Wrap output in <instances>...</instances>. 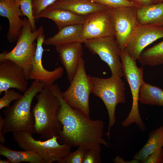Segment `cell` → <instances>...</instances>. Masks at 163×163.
I'll list each match as a JSON object with an SVG mask.
<instances>
[{
  "label": "cell",
  "instance_id": "obj_27",
  "mask_svg": "<svg viewBox=\"0 0 163 163\" xmlns=\"http://www.w3.org/2000/svg\"><path fill=\"white\" fill-rule=\"evenodd\" d=\"M101 145L87 150L82 163H101Z\"/></svg>",
  "mask_w": 163,
  "mask_h": 163
},
{
  "label": "cell",
  "instance_id": "obj_28",
  "mask_svg": "<svg viewBox=\"0 0 163 163\" xmlns=\"http://www.w3.org/2000/svg\"><path fill=\"white\" fill-rule=\"evenodd\" d=\"M22 95L11 88L5 91L3 96L0 98V109L9 106L13 101L20 99Z\"/></svg>",
  "mask_w": 163,
  "mask_h": 163
},
{
  "label": "cell",
  "instance_id": "obj_17",
  "mask_svg": "<svg viewBox=\"0 0 163 163\" xmlns=\"http://www.w3.org/2000/svg\"><path fill=\"white\" fill-rule=\"evenodd\" d=\"M46 8L64 9L78 15L86 16L110 8L90 0H57Z\"/></svg>",
  "mask_w": 163,
  "mask_h": 163
},
{
  "label": "cell",
  "instance_id": "obj_13",
  "mask_svg": "<svg viewBox=\"0 0 163 163\" xmlns=\"http://www.w3.org/2000/svg\"><path fill=\"white\" fill-rule=\"evenodd\" d=\"M27 80L23 69L14 62L0 59V94L10 88L24 92L27 89Z\"/></svg>",
  "mask_w": 163,
  "mask_h": 163
},
{
  "label": "cell",
  "instance_id": "obj_16",
  "mask_svg": "<svg viewBox=\"0 0 163 163\" xmlns=\"http://www.w3.org/2000/svg\"><path fill=\"white\" fill-rule=\"evenodd\" d=\"M0 15L8 20L7 39L13 43L17 40L23 26V20L20 18L23 15L20 6L15 0H0Z\"/></svg>",
  "mask_w": 163,
  "mask_h": 163
},
{
  "label": "cell",
  "instance_id": "obj_8",
  "mask_svg": "<svg viewBox=\"0 0 163 163\" xmlns=\"http://www.w3.org/2000/svg\"><path fill=\"white\" fill-rule=\"evenodd\" d=\"M90 75L86 73L85 61L80 59L77 72L68 89L61 92L64 100L71 107L89 117V97L92 93Z\"/></svg>",
  "mask_w": 163,
  "mask_h": 163
},
{
  "label": "cell",
  "instance_id": "obj_21",
  "mask_svg": "<svg viewBox=\"0 0 163 163\" xmlns=\"http://www.w3.org/2000/svg\"><path fill=\"white\" fill-rule=\"evenodd\" d=\"M0 155L6 157L11 163L28 162L30 163H45L37 154L31 150L16 151L0 144Z\"/></svg>",
  "mask_w": 163,
  "mask_h": 163
},
{
  "label": "cell",
  "instance_id": "obj_34",
  "mask_svg": "<svg viewBox=\"0 0 163 163\" xmlns=\"http://www.w3.org/2000/svg\"><path fill=\"white\" fill-rule=\"evenodd\" d=\"M4 118H3L1 113L0 114V142L1 144H4L5 141V139L4 135L2 134V132L4 125Z\"/></svg>",
  "mask_w": 163,
  "mask_h": 163
},
{
  "label": "cell",
  "instance_id": "obj_4",
  "mask_svg": "<svg viewBox=\"0 0 163 163\" xmlns=\"http://www.w3.org/2000/svg\"><path fill=\"white\" fill-rule=\"evenodd\" d=\"M90 78L92 93L102 100L107 110L109 123L106 135L109 139L111 128L116 123V106L126 102L125 84L121 77L117 76L106 78L90 76Z\"/></svg>",
  "mask_w": 163,
  "mask_h": 163
},
{
  "label": "cell",
  "instance_id": "obj_24",
  "mask_svg": "<svg viewBox=\"0 0 163 163\" xmlns=\"http://www.w3.org/2000/svg\"><path fill=\"white\" fill-rule=\"evenodd\" d=\"M142 66H155L163 63V41L141 53L137 59Z\"/></svg>",
  "mask_w": 163,
  "mask_h": 163
},
{
  "label": "cell",
  "instance_id": "obj_2",
  "mask_svg": "<svg viewBox=\"0 0 163 163\" xmlns=\"http://www.w3.org/2000/svg\"><path fill=\"white\" fill-rule=\"evenodd\" d=\"M45 87H46L43 83L34 80L20 99L3 110L5 116L2 132L3 135L18 131L35 133L34 118L31 111V104L34 97Z\"/></svg>",
  "mask_w": 163,
  "mask_h": 163
},
{
  "label": "cell",
  "instance_id": "obj_25",
  "mask_svg": "<svg viewBox=\"0 0 163 163\" xmlns=\"http://www.w3.org/2000/svg\"><path fill=\"white\" fill-rule=\"evenodd\" d=\"M33 0H15L16 3L20 6L23 16L26 17L31 24L33 32L37 30L36 25V19L33 11Z\"/></svg>",
  "mask_w": 163,
  "mask_h": 163
},
{
  "label": "cell",
  "instance_id": "obj_6",
  "mask_svg": "<svg viewBox=\"0 0 163 163\" xmlns=\"http://www.w3.org/2000/svg\"><path fill=\"white\" fill-rule=\"evenodd\" d=\"M120 56L124 76L128 83L132 94V108L127 117L121 123L124 127L135 123L140 130L144 132L146 128L140 116L138 108L139 95L141 86L143 82V69L139 67L136 60L132 58L125 50H121Z\"/></svg>",
  "mask_w": 163,
  "mask_h": 163
},
{
  "label": "cell",
  "instance_id": "obj_15",
  "mask_svg": "<svg viewBox=\"0 0 163 163\" xmlns=\"http://www.w3.org/2000/svg\"><path fill=\"white\" fill-rule=\"evenodd\" d=\"M55 47L70 83L77 72L80 59L83 55L82 43H72Z\"/></svg>",
  "mask_w": 163,
  "mask_h": 163
},
{
  "label": "cell",
  "instance_id": "obj_3",
  "mask_svg": "<svg viewBox=\"0 0 163 163\" xmlns=\"http://www.w3.org/2000/svg\"><path fill=\"white\" fill-rule=\"evenodd\" d=\"M36 96L37 102L32 110L35 133L46 140L58 136L62 128L58 120L57 110L60 101L48 87L43 88Z\"/></svg>",
  "mask_w": 163,
  "mask_h": 163
},
{
  "label": "cell",
  "instance_id": "obj_5",
  "mask_svg": "<svg viewBox=\"0 0 163 163\" xmlns=\"http://www.w3.org/2000/svg\"><path fill=\"white\" fill-rule=\"evenodd\" d=\"M22 28L17 40L16 45L10 51H5L0 54V59L10 60L18 65L24 71L27 80L32 61L36 53L37 43H34L40 34L43 32V26L33 32L27 18L23 19Z\"/></svg>",
  "mask_w": 163,
  "mask_h": 163
},
{
  "label": "cell",
  "instance_id": "obj_37",
  "mask_svg": "<svg viewBox=\"0 0 163 163\" xmlns=\"http://www.w3.org/2000/svg\"></svg>",
  "mask_w": 163,
  "mask_h": 163
},
{
  "label": "cell",
  "instance_id": "obj_32",
  "mask_svg": "<svg viewBox=\"0 0 163 163\" xmlns=\"http://www.w3.org/2000/svg\"><path fill=\"white\" fill-rule=\"evenodd\" d=\"M136 5L137 8H142L154 4L152 0H130Z\"/></svg>",
  "mask_w": 163,
  "mask_h": 163
},
{
  "label": "cell",
  "instance_id": "obj_9",
  "mask_svg": "<svg viewBox=\"0 0 163 163\" xmlns=\"http://www.w3.org/2000/svg\"><path fill=\"white\" fill-rule=\"evenodd\" d=\"M136 6L110 8V19L116 42L121 50H124L137 27Z\"/></svg>",
  "mask_w": 163,
  "mask_h": 163
},
{
  "label": "cell",
  "instance_id": "obj_29",
  "mask_svg": "<svg viewBox=\"0 0 163 163\" xmlns=\"http://www.w3.org/2000/svg\"><path fill=\"white\" fill-rule=\"evenodd\" d=\"M104 5L110 8L126 6H136L132 1L128 0H90Z\"/></svg>",
  "mask_w": 163,
  "mask_h": 163
},
{
  "label": "cell",
  "instance_id": "obj_36",
  "mask_svg": "<svg viewBox=\"0 0 163 163\" xmlns=\"http://www.w3.org/2000/svg\"><path fill=\"white\" fill-rule=\"evenodd\" d=\"M154 4H157L163 1V0H152Z\"/></svg>",
  "mask_w": 163,
  "mask_h": 163
},
{
  "label": "cell",
  "instance_id": "obj_30",
  "mask_svg": "<svg viewBox=\"0 0 163 163\" xmlns=\"http://www.w3.org/2000/svg\"><path fill=\"white\" fill-rule=\"evenodd\" d=\"M57 0H33V11L34 17Z\"/></svg>",
  "mask_w": 163,
  "mask_h": 163
},
{
  "label": "cell",
  "instance_id": "obj_11",
  "mask_svg": "<svg viewBox=\"0 0 163 163\" xmlns=\"http://www.w3.org/2000/svg\"><path fill=\"white\" fill-rule=\"evenodd\" d=\"M163 37V24H139L124 50L132 58L136 60L146 46Z\"/></svg>",
  "mask_w": 163,
  "mask_h": 163
},
{
  "label": "cell",
  "instance_id": "obj_35",
  "mask_svg": "<svg viewBox=\"0 0 163 163\" xmlns=\"http://www.w3.org/2000/svg\"><path fill=\"white\" fill-rule=\"evenodd\" d=\"M0 163H11L10 161L8 159L5 160L0 159Z\"/></svg>",
  "mask_w": 163,
  "mask_h": 163
},
{
  "label": "cell",
  "instance_id": "obj_7",
  "mask_svg": "<svg viewBox=\"0 0 163 163\" xmlns=\"http://www.w3.org/2000/svg\"><path fill=\"white\" fill-rule=\"evenodd\" d=\"M13 138L18 146L24 150L33 151L39 155L45 163L58 162L70 152L71 147L60 144L58 136H54L41 141L34 139L32 134L24 131L12 132Z\"/></svg>",
  "mask_w": 163,
  "mask_h": 163
},
{
  "label": "cell",
  "instance_id": "obj_12",
  "mask_svg": "<svg viewBox=\"0 0 163 163\" xmlns=\"http://www.w3.org/2000/svg\"><path fill=\"white\" fill-rule=\"evenodd\" d=\"M109 9L96 12L87 16L82 26L83 35L86 40L114 37Z\"/></svg>",
  "mask_w": 163,
  "mask_h": 163
},
{
  "label": "cell",
  "instance_id": "obj_10",
  "mask_svg": "<svg viewBox=\"0 0 163 163\" xmlns=\"http://www.w3.org/2000/svg\"><path fill=\"white\" fill-rule=\"evenodd\" d=\"M114 37L87 39L84 43L91 53L98 55L107 63L111 76L122 78L124 73L120 56V50Z\"/></svg>",
  "mask_w": 163,
  "mask_h": 163
},
{
  "label": "cell",
  "instance_id": "obj_31",
  "mask_svg": "<svg viewBox=\"0 0 163 163\" xmlns=\"http://www.w3.org/2000/svg\"><path fill=\"white\" fill-rule=\"evenodd\" d=\"M141 161L142 163H163V148L158 149Z\"/></svg>",
  "mask_w": 163,
  "mask_h": 163
},
{
  "label": "cell",
  "instance_id": "obj_26",
  "mask_svg": "<svg viewBox=\"0 0 163 163\" xmlns=\"http://www.w3.org/2000/svg\"><path fill=\"white\" fill-rule=\"evenodd\" d=\"M87 149L83 146H79L76 150L69 153L58 163H82Z\"/></svg>",
  "mask_w": 163,
  "mask_h": 163
},
{
  "label": "cell",
  "instance_id": "obj_23",
  "mask_svg": "<svg viewBox=\"0 0 163 163\" xmlns=\"http://www.w3.org/2000/svg\"><path fill=\"white\" fill-rule=\"evenodd\" d=\"M139 101L143 104L163 106V90L144 81L139 90Z\"/></svg>",
  "mask_w": 163,
  "mask_h": 163
},
{
  "label": "cell",
  "instance_id": "obj_14",
  "mask_svg": "<svg viewBox=\"0 0 163 163\" xmlns=\"http://www.w3.org/2000/svg\"><path fill=\"white\" fill-rule=\"evenodd\" d=\"M45 37L43 33L37 39V47L32 61L29 79L41 82L48 87L62 77L64 69L59 66L53 70L49 71L44 68L42 59L44 51L43 44L45 40Z\"/></svg>",
  "mask_w": 163,
  "mask_h": 163
},
{
  "label": "cell",
  "instance_id": "obj_20",
  "mask_svg": "<svg viewBox=\"0 0 163 163\" xmlns=\"http://www.w3.org/2000/svg\"><path fill=\"white\" fill-rule=\"evenodd\" d=\"M137 14L139 25L152 24H163V1L137 8Z\"/></svg>",
  "mask_w": 163,
  "mask_h": 163
},
{
  "label": "cell",
  "instance_id": "obj_19",
  "mask_svg": "<svg viewBox=\"0 0 163 163\" xmlns=\"http://www.w3.org/2000/svg\"><path fill=\"white\" fill-rule=\"evenodd\" d=\"M83 24H77L65 26L53 36L45 40L46 45L56 46L75 42L84 43L86 39L82 31Z\"/></svg>",
  "mask_w": 163,
  "mask_h": 163
},
{
  "label": "cell",
  "instance_id": "obj_33",
  "mask_svg": "<svg viewBox=\"0 0 163 163\" xmlns=\"http://www.w3.org/2000/svg\"><path fill=\"white\" fill-rule=\"evenodd\" d=\"M114 162L116 163H138L140 161L138 160L133 158L130 161H126L124 160L122 158L119 156H117L113 159Z\"/></svg>",
  "mask_w": 163,
  "mask_h": 163
},
{
  "label": "cell",
  "instance_id": "obj_22",
  "mask_svg": "<svg viewBox=\"0 0 163 163\" xmlns=\"http://www.w3.org/2000/svg\"><path fill=\"white\" fill-rule=\"evenodd\" d=\"M163 147V126H162L149 133L147 142L135 154L133 158L141 161L152 153Z\"/></svg>",
  "mask_w": 163,
  "mask_h": 163
},
{
  "label": "cell",
  "instance_id": "obj_18",
  "mask_svg": "<svg viewBox=\"0 0 163 163\" xmlns=\"http://www.w3.org/2000/svg\"><path fill=\"white\" fill-rule=\"evenodd\" d=\"M86 17L64 9L46 8L34 17L35 19L45 18L52 20L59 30L67 26L83 24Z\"/></svg>",
  "mask_w": 163,
  "mask_h": 163
},
{
  "label": "cell",
  "instance_id": "obj_1",
  "mask_svg": "<svg viewBox=\"0 0 163 163\" xmlns=\"http://www.w3.org/2000/svg\"><path fill=\"white\" fill-rule=\"evenodd\" d=\"M48 88L60 102L57 112V118L62 125L57 139L60 144L71 147L82 146L87 149L101 145L110 147L103 137L104 124L102 120H92L71 107L63 99L57 84H53Z\"/></svg>",
  "mask_w": 163,
  "mask_h": 163
}]
</instances>
